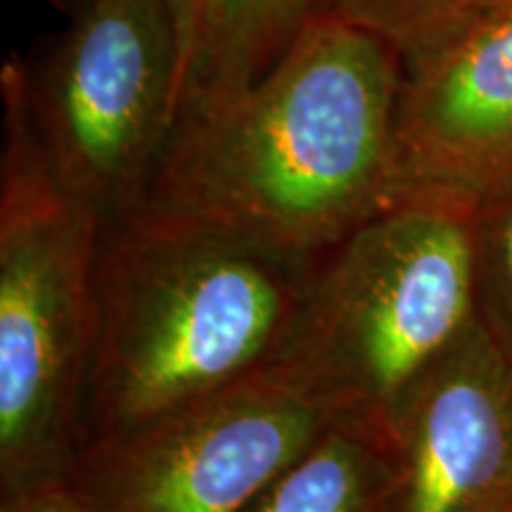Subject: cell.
Masks as SVG:
<instances>
[{"label": "cell", "instance_id": "obj_1", "mask_svg": "<svg viewBox=\"0 0 512 512\" xmlns=\"http://www.w3.org/2000/svg\"><path fill=\"white\" fill-rule=\"evenodd\" d=\"M401 53L320 8L242 91L178 117L143 202L318 264L403 195Z\"/></svg>", "mask_w": 512, "mask_h": 512}, {"label": "cell", "instance_id": "obj_2", "mask_svg": "<svg viewBox=\"0 0 512 512\" xmlns=\"http://www.w3.org/2000/svg\"><path fill=\"white\" fill-rule=\"evenodd\" d=\"M316 266L150 204L107 223L76 451L271 366Z\"/></svg>", "mask_w": 512, "mask_h": 512}, {"label": "cell", "instance_id": "obj_3", "mask_svg": "<svg viewBox=\"0 0 512 512\" xmlns=\"http://www.w3.org/2000/svg\"><path fill=\"white\" fill-rule=\"evenodd\" d=\"M477 318L475 195L408 190L318 261L271 366L332 420L392 437L403 403Z\"/></svg>", "mask_w": 512, "mask_h": 512}, {"label": "cell", "instance_id": "obj_4", "mask_svg": "<svg viewBox=\"0 0 512 512\" xmlns=\"http://www.w3.org/2000/svg\"><path fill=\"white\" fill-rule=\"evenodd\" d=\"M0 93V491H10L72 465L105 223L50 166L17 57L3 64Z\"/></svg>", "mask_w": 512, "mask_h": 512}, {"label": "cell", "instance_id": "obj_5", "mask_svg": "<svg viewBox=\"0 0 512 512\" xmlns=\"http://www.w3.org/2000/svg\"><path fill=\"white\" fill-rule=\"evenodd\" d=\"M181 81L169 0H86L48 60L27 67L48 162L105 226L143 202L174 133Z\"/></svg>", "mask_w": 512, "mask_h": 512}, {"label": "cell", "instance_id": "obj_6", "mask_svg": "<svg viewBox=\"0 0 512 512\" xmlns=\"http://www.w3.org/2000/svg\"><path fill=\"white\" fill-rule=\"evenodd\" d=\"M330 422L268 366L81 446L67 475L110 512H242Z\"/></svg>", "mask_w": 512, "mask_h": 512}, {"label": "cell", "instance_id": "obj_7", "mask_svg": "<svg viewBox=\"0 0 512 512\" xmlns=\"http://www.w3.org/2000/svg\"><path fill=\"white\" fill-rule=\"evenodd\" d=\"M401 192L477 195L512 171V0L472 5L401 50Z\"/></svg>", "mask_w": 512, "mask_h": 512}, {"label": "cell", "instance_id": "obj_8", "mask_svg": "<svg viewBox=\"0 0 512 512\" xmlns=\"http://www.w3.org/2000/svg\"><path fill=\"white\" fill-rule=\"evenodd\" d=\"M389 512H512V354L479 316L392 425Z\"/></svg>", "mask_w": 512, "mask_h": 512}, {"label": "cell", "instance_id": "obj_9", "mask_svg": "<svg viewBox=\"0 0 512 512\" xmlns=\"http://www.w3.org/2000/svg\"><path fill=\"white\" fill-rule=\"evenodd\" d=\"M392 437L332 420L309 451L242 512H389Z\"/></svg>", "mask_w": 512, "mask_h": 512}, {"label": "cell", "instance_id": "obj_10", "mask_svg": "<svg viewBox=\"0 0 512 512\" xmlns=\"http://www.w3.org/2000/svg\"><path fill=\"white\" fill-rule=\"evenodd\" d=\"M320 8L323 0H214L176 121L259 79Z\"/></svg>", "mask_w": 512, "mask_h": 512}, {"label": "cell", "instance_id": "obj_11", "mask_svg": "<svg viewBox=\"0 0 512 512\" xmlns=\"http://www.w3.org/2000/svg\"><path fill=\"white\" fill-rule=\"evenodd\" d=\"M479 316L512 354V171L475 195Z\"/></svg>", "mask_w": 512, "mask_h": 512}, {"label": "cell", "instance_id": "obj_12", "mask_svg": "<svg viewBox=\"0 0 512 512\" xmlns=\"http://www.w3.org/2000/svg\"><path fill=\"white\" fill-rule=\"evenodd\" d=\"M472 5L475 0H323L325 10L384 36L399 53Z\"/></svg>", "mask_w": 512, "mask_h": 512}, {"label": "cell", "instance_id": "obj_13", "mask_svg": "<svg viewBox=\"0 0 512 512\" xmlns=\"http://www.w3.org/2000/svg\"><path fill=\"white\" fill-rule=\"evenodd\" d=\"M0 512H110L81 489L67 472L36 477L0 491Z\"/></svg>", "mask_w": 512, "mask_h": 512}, {"label": "cell", "instance_id": "obj_14", "mask_svg": "<svg viewBox=\"0 0 512 512\" xmlns=\"http://www.w3.org/2000/svg\"><path fill=\"white\" fill-rule=\"evenodd\" d=\"M214 0H169V8L174 12V22L178 31V46H181V64H183V81L190 72V64L195 60L197 48H200L204 27L211 12Z\"/></svg>", "mask_w": 512, "mask_h": 512}, {"label": "cell", "instance_id": "obj_15", "mask_svg": "<svg viewBox=\"0 0 512 512\" xmlns=\"http://www.w3.org/2000/svg\"><path fill=\"white\" fill-rule=\"evenodd\" d=\"M62 3L72 5V8H81V5H83V3H86V0H62Z\"/></svg>", "mask_w": 512, "mask_h": 512}, {"label": "cell", "instance_id": "obj_16", "mask_svg": "<svg viewBox=\"0 0 512 512\" xmlns=\"http://www.w3.org/2000/svg\"><path fill=\"white\" fill-rule=\"evenodd\" d=\"M484 3H505V0H475V5H484Z\"/></svg>", "mask_w": 512, "mask_h": 512}]
</instances>
